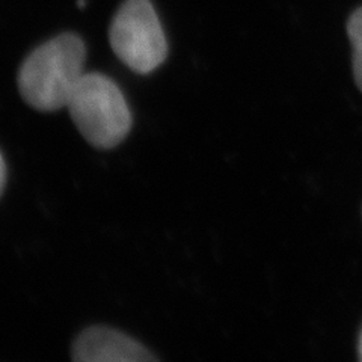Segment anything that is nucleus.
<instances>
[{
	"mask_svg": "<svg viewBox=\"0 0 362 362\" xmlns=\"http://www.w3.org/2000/svg\"><path fill=\"white\" fill-rule=\"evenodd\" d=\"M109 40L118 59L139 74L157 70L168 56L165 32L150 0H126L112 20Z\"/></svg>",
	"mask_w": 362,
	"mask_h": 362,
	"instance_id": "obj_3",
	"label": "nucleus"
},
{
	"mask_svg": "<svg viewBox=\"0 0 362 362\" xmlns=\"http://www.w3.org/2000/svg\"><path fill=\"white\" fill-rule=\"evenodd\" d=\"M86 49L76 33H62L41 44L23 61L18 90L26 103L41 112L66 107L73 90L85 76Z\"/></svg>",
	"mask_w": 362,
	"mask_h": 362,
	"instance_id": "obj_1",
	"label": "nucleus"
},
{
	"mask_svg": "<svg viewBox=\"0 0 362 362\" xmlns=\"http://www.w3.org/2000/svg\"><path fill=\"white\" fill-rule=\"evenodd\" d=\"M358 350H359V358L362 361V332H361V338H359V346H358Z\"/></svg>",
	"mask_w": 362,
	"mask_h": 362,
	"instance_id": "obj_7",
	"label": "nucleus"
},
{
	"mask_svg": "<svg viewBox=\"0 0 362 362\" xmlns=\"http://www.w3.org/2000/svg\"><path fill=\"white\" fill-rule=\"evenodd\" d=\"M71 356L77 362H148L156 361L141 343L129 335L105 326L85 329L73 344Z\"/></svg>",
	"mask_w": 362,
	"mask_h": 362,
	"instance_id": "obj_4",
	"label": "nucleus"
},
{
	"mask_svg": "<svg viewBox=\"0 0 362 362\" xmlns=\"http://www.w3.org/2000/svg\"><path fill=\"white\" fill-rule=\"evenodd\" d=\"M66 109L77 130L95 148H113L130 133L132 113L126 97L105 74L85 73Z\"/></svg>",
	"mask_w": 362,
	"mask_h": 362,
	"instance_id": "obj_2",
	"label": "nucleus"
},
{
	"mask_svg": "<svg viewBox=\"0 0 362 362\" xmlns=\"http://www.w3.org/2000/svg\"><path fill=\"white\" fill-rule=\"evenodd\" d=\"M5 183H6V165L2 154H0V195H2Z\"/></svg>",
	"mask_w": 362,
	"mask_h": 362,
	"instance_id": "obj_6",
	"label": "nucleus"
},
{
	"mask_svg": "<svg viewBox=\"0 0 362 362\" xmlns=\"http://www.w3.org/2000/svg\"><path fill=\"white\" fill-rule=\"evenodd\" d=\"M349 40L354 47V74L358 88L362 90V8L350 16L347 23Z\"/></svg>",
	"mask_w": 362,
	"mask_h": 362,
	"instance_id": "obj_5",
	"label": "nucleus"
}]
</instances>
